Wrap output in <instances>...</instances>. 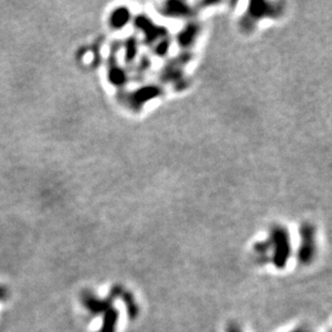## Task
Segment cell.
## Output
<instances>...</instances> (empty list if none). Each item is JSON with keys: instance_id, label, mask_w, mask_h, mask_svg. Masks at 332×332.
Returning a JSON list of instances; mask_svg holds the SVG:
<instances>
[{"instance_id": "4", "label": "cell", "mask_w": 332, "mask_h": 332, "mask_svg": "<svg viewBox=\"0 0 332 332\" xmlns=\"http://www.w3.org/2000/svg\"><path fill=\"white\" fill-rule=\"evenodd\" d=\"M129 21H130V12L128 8H125V7L116 8L110 16V25L114 29L124 28L125 25L128 24Z\"/></svg>"}, {"instance_id": "12", "label": "cell", "mask_w": 332, "mask_h": 332, "mask_svg": "<svg viewBox=\"0 0 332 332\" xmlns=\"http://www.w3.org/2000/svg\"><path fill=\"white\" fill-rule=\"evenodd\" d=\"M227 332H242V331L239 328V326H237V325H231L230 327H228Z\"/></svg>"}, {"instance_id": "2", "label": "cell", "mask_w": 332, "mask_h": 332, "mask_svg": "<svg viewBox=\"0 0 332 332\" xmlns=\"http://www.w3.org/2000/svg\"><path fill=\"white\" fill-rule=\"evenodd\" d=\"M301 244L298 253L299 261L305 263H310L314 259L316 254V232L314 226L311 224H305L300 229Z\"/></svg>"}, {"instance_id": "8", "label": "cell", "mask_w": 332, "mask_h": 332, "mask_svg": "<svg viewBox=\"0 0 332 332\" xmlns=\"http://www.w3.org/2000/svg\"><path fill=\"white\" fill-rule=\"evenodd\" d=\"M165 15L178 18L179 16H185L189 14V8L184 3H168L163 8Z\"/></svg>"}, {"instance_id": "10", "label": "cell", "mask_w": 332, "mask_h": 332, "mask_svg": "<svg viewBox=\"0 0 332 332\" xmlns=\"http://www.w3.org/2000/svg\"><path fill=\"white\" fill-rule=\"evenodd\" d=\"M123 295H124V302H125V306L127 308V311H128V315L131 319L135 318L136 315L139 313V308L136 306L135 301L133 296L130 294L128 291H123Z\"/></svg>"}, {"instance_id": "3", "label": "cell", "mask_w": 332, "mask_h": 332, "mask_svg": "<svg viewBox=\"0 0 332 332\" xmlns=\"http://www.w3.org/2000/svg\"><path fill=\"white\" fill-rule=\"evenodd\" d=\"M280 12V9L275 8L274 5L269 3H261L256 2L251 4L248 8L247 19L252 23L258 21L260 18H265L266 16H274Z\"/></svg>"}, {"instance_id": "6", "label": "cell", "mask_w": 332, "mask_h": 332, "mask_svg": "<svg viewBox=\"0 0 332 332\" xmlns=\"http://www.w3.org/2000/svg\"><path fill=\"white\" fill-rule=\"evenodd\" d=\"M120 313L113 307L109 308L104 312V318L102 321V327L99 332H115L117 324H119Z\"/></svg>"}, {"instance_id": "5", "label": "cell", "mask_w": 332, "mask_h": 332, "mask_svg": "<svg viewBox=\"0 0 332 332\" xmlns=\"http://www.w3.org/2000/svg\"><path fill=\"white\" fill-rule=\"evenodd\" d=\"M159 95V90L156 87H144L138 92H133L130 96V102L134 106L136 104H144L145 101L154 99Z\"/></svg>"}, {"instance_id": "7", "label": "cell", "mask_w": 332, "mask_h": 332, "mask_svg": "<svg viewBox=\"0 0 332 332\" xmlns=\"http://www.w3.org/2000/svg\"><path fill=\"white\" fill-rule=\"evenodd\" d=\"M198 34H199V25L191 23L187 25V27H185L180 33L179 43L184 47H187L190 44H192L193 40H196Z\"/></svg>"}, {"instance_id": "13", "label": "cell", "mask_w": 332, "mask_h": 332, "mask_svg": "<svg viewBox=\"0 0 332 332\" xmlns=\"http://www.w3.org/2000/svg\"><path fill=\"white\" fill-rule=\"evenodd\" d=\"M291 332H303L301 329H297V330H294V331H291Z\"/></svg>"}, {"instance_id": "1", "label": "cell", "mask_w": 332, "mask_h": 332, "mask_svg": "<svg viewBox=\"0 0 332 332\" xmlns=\"http://www.w3.org/2000/svg\"><path fill=\"white\" fill-rule=\"evenodd\" d=\"M268 242L272 252L271 260L273 265L278 269H284L291 254V242L288 231L284 227H274L271 230Z\"/></svg>"}, {"instance_id": "11", "label": "cell", "mask_w": 332, "mask_h": 332, "mask_svg": "<svg viewBox=\"0 0 332 332\" xmlns=\"http://www.w3.org/2000/svg\"><path fill=\"white\" fill-rule=\"evenodd\" d=\"M138 43H136L135 39H129L128 42L126 43V60L127 62H132L133 58H135L136 52H138Z\"/></svg>"}, {"instance_id": "9", "label": "cell", "mask_w": 332, "mask_h": 332, "mask_svg": "<svg viewBox=\"0 0 332 332\" xmlns=\"http://www.w3.org/2000/svg\"><path fill=\"white\" fill-rule=\"evenodd\" d=\"M109 80L115 85H123L127 80L126 72L121 67L113 66L109 70Z\"/></svg>"}]
</instances>
